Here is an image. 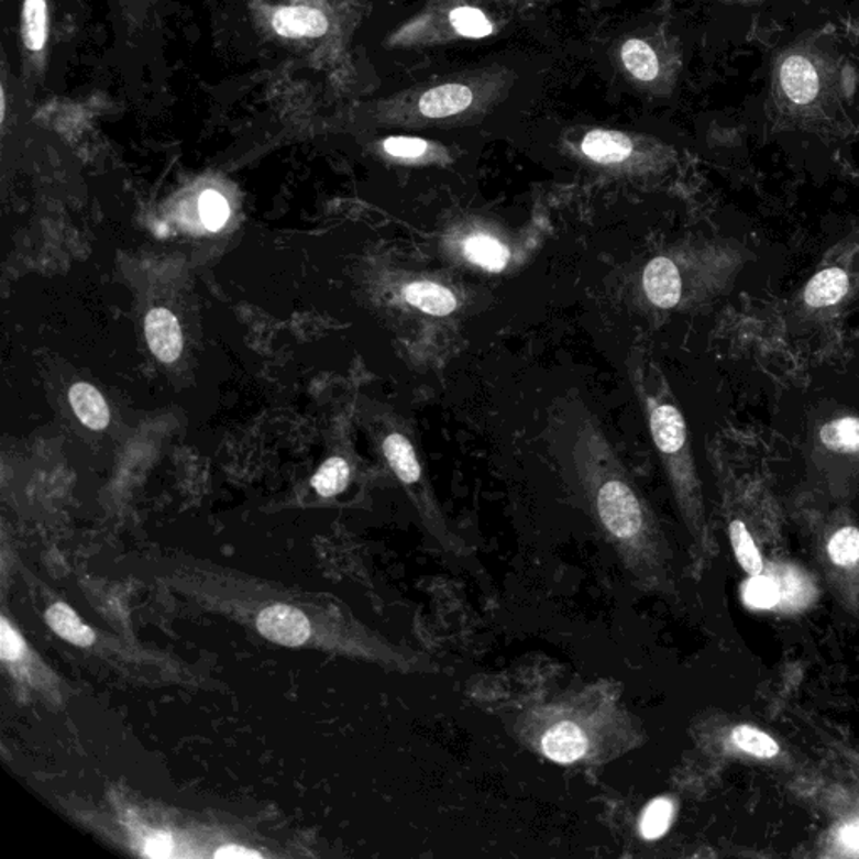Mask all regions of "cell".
Listing matches in <instances>:
<instances>
[{
    "label": "cell",
    "instance_id": "6da1fadb",
    "mask_svg": "<svg viewBox=\"0 0 859 859\" xmlns=\"http://www.w3.org/2000/svg\"><path fill=\"white\" fill-rule=\"evenodd\" d=\"M845 258L846 254H835V257L823 262V266L807 280L800 301L807 315L833 316L858 290L859 273L852 269L851 264L846 266Z\"/></svg>",
    "mask_w": 859,
    "mask_h": 859
},
{
    "label": "cell",
    "instance_id": "7a4b0ae2",
    "mask_svg": "<svg viewBox=\"0 0 859 859\" xmlns=\"http://www.w3.org/2000/svg\"><path fill=\"white\" fill-rule=\"evenodd\" d=\"M813 445L824 459L859 462V415L824 418L813 432Z\"/></svg>",
    "mask_w": 859,
    "mask_h": 859
},
{
    "label": "cell",
    "instance_id": "3957f363",
    "mask_svg": "<svg viewBox=\"0 0 859 859\" xmlns=\"http://www.w3.org/2000/svg\"><path fill=\"white\" fill-rule=\"evenodd\" d=\"M598 509L603 522L616 538L630 539L640 531V506L634 492L623 482L612 481L603 485Z\"/></svg>",
    "mask_w": 859,
    "mask_h": 859
},
{
    "label": "cell",
    "instance_id": "277c9868",
    "mask_svg": "<svg viewBox=\"0 0 859 859\" xmlns=\"http://www.w3.org/2000/svg\"><path fill=\"white\" fill-rule=\"evenodd\" d=\"M257 628L262 637L284 647H301L311 637V623L305 613L286 605L264 609L258 615Z\"/></svg>",
    "mask_w": 859,
    "mask_h": 859
},
{
    "label": "cell",
    "instance_id": "5b68a950",
    "mask_svg": "<svg viewBox=\"0 0 859 859\" xmlns=\"http://www.w3.org/2000/svg\"><path fill=\"white\" fill-rule=\"evenodd\" d=\"M643 287L648 299L657 308L672 309L682 301V274L672 258H653L645 269Z\"/></svg>",
    "mask_w": 859,
    "mask_h": 859
},
{
    "label": "cell",
    "instance_id": "8992f818",
    "mask_svg": "<svg viewBox=\"0 0 859 859\" xmlns=\"http://www.w3.org/2000/svg\"><path fill=\"white\" fill-rule=\"evenodd\" d=\"M145 334L150 350L163 363H174L184 350L180 322L174 312L155 308L145 319Z\"/></svg>",
    "mask_w": 859,
    "mask_h": 859
},
{
    "label": "cell",
    "instance_id": "52a82bcc",
    "mask_svg": "<svg viewBox=\"0 0 859 859\" xmlns=\"http://www.w3.org/2000/svg\"><path fill=\"white\" fill-rule=\"evenodd\" d=\"M781 88L797 107L813 103L819 92V75L814 64L801 54L785 57L781 64Z\"/></svg>",
    "mask_w": 859,
    "mask_h": 859
},
{
    "label": "cell",
    "instance_id": "ba28073f",
    "mask_svg": "<svg viewBox=\"0 0 859 859\" xmlns=\"http://www.w3.org/2000/svg\"><path fill=\"white\" fill-rule=\"evenodd\" d=\"M274 31L283 37H321L328 32V19L318 9L284 8L273 19Z\"/></svg>",
    "mask_w": 859,
    "mask_h": 859
},
{
    "label": "cell",
    "instance_id": "9c48e42d",
    "mask_svg": "<svg viewBox=\"0 0 859 859\" xmlns=\"http://www.w3.org/2000/svg\"><path fill=\"white\" fill-rule=\"evenodd\" d=\"M542 750L551 761L571 764L586 753L587 739L576 724L561 722L546 734L542 739Z\"/></svg>",
    "mask_w": 859,
    "mask_h": 859
},
{
    "label": "cell",
    "instance_id": "30bf717a",
    "mask_svg": "<svg viewBox=\"0 0 859 859\" xmlns=\"http://www.w3.org/2000/svg\"><path fill=\"white\" fill-rule=\"evenodd\" d=\"M474 92L465 85H443L423 92L420 98V113L428 118H445L467 110Z\"/></svg>",
    "mask_w": 859,
    "mask_h": 859
},
{
    "label": "cell",
    "instance_id": "8fae6325",
    "mask_svg": "<svg viewBox=\"0 0 859 859\" xmlns=\"http://www.w3.org/2000/svg\"><path fill=\"white\" fill-rule=\"evenodd\" d=\"M651 432L654 443L663 453L682 452L686 443V423L679 408L673 405H658L651 414Z\"/></svg>",
    "mask_w": 859,
    "mask_h": 859
},
{
    "label": "cell",
    "instance_id": "7c38bea8",
    "mask_svg": "<svg viewBox=\"0 0 859 859\" xmlns=\"http://www.w3.org/2000/svg\"><path fill=\"white\" fill-rule=\"evenodd\" d=\"M584 155L598 163L625 162L634 152V143L625 133L609 130H594L584 136Z\"/></svg>",
    "mask_w": 859,
    "mask_h": 859
},
{
    "label": "cell",
    "instance_id": "4fadbf2b",
    "mask_svg": "<svg viewBox=\"0 0 859 859\" xmlns=\"http://www.w3.org/2000/svg\"><path fill=\"white\" fill-rule=\"evenodd\" d=\"M69 401L76 417L91 430H103L110 423L111 415L107 401L95 386L76 383L69 392Z\"/></svg>",
    "mask_w": 859,
    "mask_h": 859
},
{
    "label": "cell",
    "instance_id": "5bb4252c",
    "mask_svg": "<svg viewBox=\"0 0 859 859\" xmlns=\"http://www.w3.org/2000/svg\"><path fill=\"white\" fill-rule=\"evenodd\" d=\"M405 299L420 311L432 316H449L456 309V299L449 289L433 283H414L405 287Z\"/></svg>",
    "mask_w": 859,
    "mask_h": 859
},
{
    "label": "cell",
    "instance_id": "9a60e30c",
    "mask_svg": "<svg viewBox=\"0 0 859 859\" xmlns=\"http://www.w3.org/2000/svg\"><path fill=\"white\" fill-rule=\"evenodd\" d=\"M46 621L54 634L59 635L64 640L71 641L78 647H89L96 640L95 634L89 630L85 623L78 618L69 606L57 603L51 606L46 613Z\"/></svg>",
    "mask_w": 859,
    "mask_h": 859
},
{
    "label": "cell",
    "instance_id": "2e32d148",
    "mask_svg": "<svg viewBox=\"0 0 859 859\" xmlns=\"http://www.w3.org/2000/svg\"><path fill=\"white\" fill-rule=\"evenodd\" d=\"M464 249L469 261L484 267L485 271H491V273H500L506 269L510 257L509 249L500 244L497 239L488 238V235H472L465 242Z\"/></svg>",
    "mask_w": 859,
    "mask_h": 859
},
{
    "label": "cell",
    "instance_id": "e0dca14e",
    "mask_svg": "<svg viewBox=\"0 0 859 859\" xmlns=\"http://www.w3.org/2000/svg\"><path fill=\"white\" fill-rule=\"evenodd\" d=\"M383 449L393 471L405 484H415L420 478L421 469L414 447L404 436L393 433L385 440Z\"/></svg>",
    "mask_w": 859,
    "mask_h": 859
},
{
    "label": "cell",
    "instance_id": "ac0fdd59",
    "mask_svg": "<svg viewBox=\"0 0 859 859\" xmlns=\"http://www.w3.org/2000/svg\"><path fill=\"white\" fill-rule=\"evenodd\" d=\"M22 37H24L25 47L32 53H40L46 46V0H25L24 11H22Z\"/></svg>",
    "mask_w": 859,
    "mask_h": 859
},
{
    "label": "cell",
    "instance_id": "d6986e66",
    "mask_svg": "<svg viewBox=\"0 0 859 859\" xmlns=\"http://www.w3.org/2000/svg\"><path fill=\"white\" fill-rule=\"evenodd\" d=\"M621 57L626 69L640 81H653L660 71L657 54L645 41H626L621 49Z\"/></svg>",
    "mask_w": 859,
    "mask_h": 859
},
{
    "label": "cell",
    "instance_id": "ffe728a7",
    "mask_svg": "<svg viewBox=\"0 0 859 859\" xmlns=\"http://www.w3.org/2000/svg\"><path fill=\"white\" fill-rule=\"evenodd\" d=\"M729 531L734 552H736L737 561H739L742 570L746 571L749 576H761V552L757 549L756 542H753L752 536H750L746 524L740 519L733 520V522H730Z\"/></svg>",
    "mask_w": 859,
    "mask_h": 859
},
{
    "label": "cell",
    "instance_id": "44dd1931",
    "mask_svg": "<svg viewBox=\"0 0 859 859\" xmlns=\"http://www.w3.org/2000/svg\"><path fill=\"white\" fill-rule=\"evenodd\" d=\"M350 482V465L341 456L326 460L312 477V487L322 497H333L341 494Z\"/></svg>",
    "mask_w": 859,
    "mask_h": 859
},
{
    "label": "cell",
    "instance_id": "7402d4cb",
    "mask_svg": "<svg viewBox=\"0 0 859 859\" xmlns=\"http://www.w3.org/2000/svg\"><path fill=\"white\" fill-rule=\"evenodd\" d=\"M673 817L672 801L667 797H658L651 801L641 817L640 829L645 839L662 838L669 832Z\"/></svg>",
    "mask_w": 859,
    "mask_h": 859
},
{
    "label": "cell",
    "instance_id": "603a6c76",
    "mask_svg": "<svg viewBox=\"0 0 859 859\" xmlns=\"http://www.w3.org/2000/svg\"><path fill=\"white\" fill-rule=\"evenodd\" d=\"M733 740L744 752L761 757V759H771L779 753V746L771 736L759 729H753V727H747V725H740L734 729Z\"/></svg>",
    "mask_w": 859,
    "mask_h": 859
},
{
    "label": "cell",
    "instance_id": "cb8c5ba5",
    "mask_svg": "<svg viewBox=\"0 0 859 859\" xmlns=\"http://www.w3.org/2000/svg\"><path fill=\"white\" fill-rule=\"evenodd\" d=\"M833 563L849 568L859 561V529L852 526L841 527L833 535L828 546Z\"/></svg>",
    "mask_w": 859,
    "mask_h": 859
},
{
    "label": "cell",
    "instance_id": "d4e9b609",
    "mask_svg": "<svg viewBox=\"0 0 859 859\" xmlns=\"http://www.w3.org/2000/svg\"><path fill=\"white\" fill-rule=\"evenodd\" d=\"M450 22H452L455 31L460 36L465 37H485L492 34L494 27H492L488 19L485 18L484 12L474 8H456L450 12Z\"/></svg>",
    "mask_w": 859,
    "mask_h": 859
},
{
    "label": "cell",
    "instance_id": "484cf974",
    "mask_svg": "<svg viewBox=\"0 0 859 859\" xmlns=\"http://www.w3.org/2000/svg\"><path fill=\"white\" fill-rule=\"evenodd\" d=\"M198 207H200V217H202L203 225L207 229L217 232L225 225L229 220L230 209L225 198L216 190H206L198 200Z\"/></svg>",
    "mask_w": 859,
    "mask_h": 859
},
{
    "label": "cell",
    "instance_id": "4316f807",
    "mask_svg": "<svg viewBox=\"0 0 859 859\" xmlns=\"http://www.w3.org/2000/svg\"><path fill=\"white\" fill-rule=\"evenodd\" d=\"M744 598L756 608H772L779 602V591L771 580L757 576L744 587Z\"/></svg>",
    "mask_w": 859,
    "mask_h": 859
},
{
    "label": "cell",
    "instance_id": "83f0119b",
    "mask_svg": "<svg viewBox=\"0 0 859 859\" xmlns=\"http://www.w3.org/2000/svg\"><path fill=\"white\" fill-rule=\"evenodd\" d=\"M25 651V643L21 635L9 625L8 619L2 618L0 625V654L4 662H19Z\"/></svg>",
    "mask_w": 859,
    "mask_h": 859
},
{
    "label": "cell",
    "instance_id": "f1b7e54d",
    "mask_svg": "<svg viewBox=\"0 0 859 859\" xmlns=\"http://www.w3.org/2000/svg\"><path fill=\"white\" fill-rule=\"evenodd\" d=\"M385 152L398 158H418L427 152L428 143L420 139H408V136H393L383 145Z\"/></svg>",
    "mask_w": 859,
    "mask_h": 859
},
{
    "label": "cell",
    "instance_id": "f546056e",
    "mask_svg": "<svg viewBox=\"0 0 859 859\" xmlns=\"http://www.w3.org/2000/svg\"><path fill=\"white\" fill-rule=\"evenodd\" d=\"M172 846H174V839L168 833H155L146 839L143 855L148 858H168L172 855Z\"/></svg>",
    "mask_w": 859,
    "mask_h": 859
},
{
    "label": "cell",
    "instance_id": "4dcf8cb0",
    "mask_svg": "<svg viewBox=\"0 0 859 859\" xmlns=\"http://www.w3.org/2000/svg\"><path fill=\"white\" fill-rule=\"evenodd\" d=\"M216 858H261V855L249 849L239 848V846H223L216 852Z\"/></svg>",
    "mask_w": 859,
    "mask_h": 859
},
{
    "label": "cell",
    "instance_id": "1f68e13d",
    "mask_svg": "<svg viewBox=\"0 0 859 859\" xmlns=\"http://www.w3.org/2000/svg\"><path fill=\"white\" fill-rule=\"evenodd\" d=\"M845 841L848 843L851 848L859 849V828H851L845 833Z\"/></svg>",
    "mask_w": 859,
    "mask_h": 859
},
{
    "label": "cell",
    "instance_id": "d6a6232c",
    "mask_svg": "<svg viewBox=\"0 0 859 859\" xmlns=\"http://www.w3.org/2000/svg\"><path fill=\"white\" fill-rule=\"evenodd\" d=\"M0 96H2V120H4L5 117V92L4 89L0 91Z\"/></svg>",
    "mask_w": 859,
    "mask_h": 859
}]
</instances>
